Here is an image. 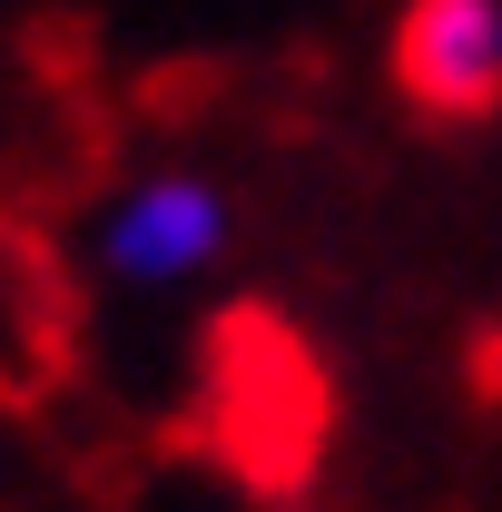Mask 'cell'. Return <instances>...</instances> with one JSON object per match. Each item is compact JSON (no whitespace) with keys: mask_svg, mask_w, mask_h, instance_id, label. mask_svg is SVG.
I'll list each match as a JSON object with an SVG mask.
<instances>
[{"mask_svg":"<svg viewBox=\"0 0 502 512\" xmlns=\"http://www.w3.org/2000/svg\"><path fill=\"white\" fill-rule=\"evenodd\" d=\"M237 256V197L207 168H148L99 207V276L128 296H188Z\"/></svg>","mask_w":502,"mask_h":512,"instance_id":"6da1fadb","label":"cell"},{"mask_svg":"<svg viewBox=\"0 0 502 512\" xmlns=\"http://www.w3.org/2000/svg\"><path fill=\"white\" fill-rule=\"evenodd\" d=\"M394 79L434 119H493L502 109V0H404Z\"/></svg>","mask_w":502,"mask_h":512,"instance_id":"7a4b0ae2","label":"cell"}]
</instances>
